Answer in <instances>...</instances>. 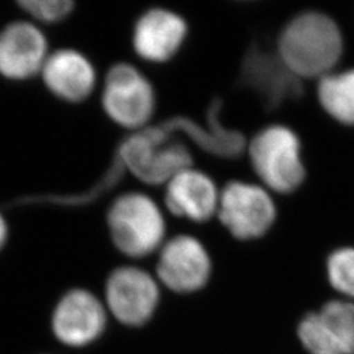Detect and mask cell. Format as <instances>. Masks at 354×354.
Instances as JSON below:
<instances>
[{
	"label": "cell",
	"mask_w": 354,
	"mask_h": 354,
	"mask_svg": "<svg viewBox=\"0 0 354 354\" xmlns=\"http://www.w3.org/2000/svg\"><path fill=\"white\" fill-rule=\"evenodd\" d=\"M185 122L187 117L178 115L129 133L127 138L118 145L112 165L88 192L73 196H38L32 197L30 203L57 205L92 203L114 188L125 172L146 185H165L178 172L193 167L189 146L177 137V131L183 130Z\"/></svg>",
	"instance_id": "cell-1"
},
{
	"label": "cell",
	"mask_w": 354,
	"mask_h": 354,
	"mask_svg": "<svg viewBox=\"0 0 354 354\" xmlns=\"http://www.w3.org/2000/svg\"><path fill=\"white\" fill-rule=\"evenodd\" d=\"M276 51L301 80H319L335 71L342 59V29L330 16L320 11L298 13L282 28Z\"/></svg>",
	"instance_id": "cell-2"
},
{
	"label": "cell",
	"mask_w": 354,
	"mask_h": 354,
	"mask_svg": "<svg viewBox=\"0 0 354 354\" xmlns=\"http://www.w3.org/2000/svg\"><path fill=\"white\" fill-rule=\"evenodd\" d=\"M106 227L114 248L133 260L159 252L167 241L165 213L143 192L117 196L106 212Z\"/></svg>",
	"instance_id": "cell-3"
},
{
	"label": "cell",
	"mask_w": 354,
	"mask_h": 354,
	"mask_svg": "<svg viewBox=\"0 0 354 354\" xmlns=\"http://www.w3.org/2000/svg\"><path fill=\"white\" fill-rule=\"evenodd\" d=\"M247 152L261 185L276 194H291L304 185L307 169L299 136L286 125L272 124L248 140Z\"/></svg>",
	"instance_id": "cell-4"
},
{
	"label": "cell",
	"mask_w": 354,
	"mask_h": 354,
	"mask_svg": "<svg viewBox=\"0 0 354 354\" xmlns=\"http://www.w3.org/2000/svg\"><path fill=\"white\" fill-rule=\"evenodd\" d=\"M102 108L114 125L134 133L152 125L156 92L137 66L118 62L109 67L104 77Z\"/></svg>",
	"instance_id": "cell-5"
},
{
	"label": "cell",
	"mask_w": 354,
	"mask_h": 354,
	"mask_svg": "<svg viewBox=\"0 0 354 354\" xmlns=\"http://www.w3.org/2000/svg\"><path fill=\"white\" fill-rule=\"evenodd\" d=\"M216 218L236 241H256L274 226L277 206L261 184L232 180L221 189Z\"/></svg>",
	"instance_id": "cell-6"
},
{
	"label": "cell",
	"mask_w": 354,
	"mask_h": 354,
	"mask_svg": "<svg viewBox=\"0 0 354 354\" xmlns=\"http://www.w3.org/2000/svg\"><path fill=\"white\" fill-rule=\"evenodd\" d=\"M160 302V283L140 266L115 268L105 282V307L121 324L145 326Z\"/></svg>",
	"instance_id": "cell-7"
},
{
	"label": "cell",
	"mask_w": 354,
	"mask_h": 354,
	"mask_svg": "<svg viewBox=\"0 0 354 354\" xmlns=\"http://www.w3.org/2000/svg\"><path fill=\"white\" fill-rule=\"evenodd\" d=\"M213 273L212 256L203 241L189 234L167 239L158 252L156 279L177 294L203 290Z\"/></svg>",
	"instance_id": "cell-8"
},
{
	"label": "cell",
	"mask_w": 354,
	"mask_h": 354,
	"mask_svg": "<svg viewBox=\"0 0 354 354\" xmlns=\"http://www.w3.org/2000/svg\"><path fill=\"white\" fill-rule=\"evenodd\" d=\"M241 83L269 111L304 95L302 80L291 73L277 51L268 50L259 44H253L241 59Z\"/></svg>",
	"instance_id": "cell-9"
},
{
	"label": "cell",
	"mask_w": 354,
	"mask_h": 354,
	"mask_svg": "<svg viewBox=\"0 0 354 354\" xmlns=\"http://www.w3.org/2000/svg\"><path fill=\"white\" fill-rule=\"evenodd\" d=\"M297 335L308 354H354V302L328 301L302 317Z\"/></svg>",
	"instance_id": "cell-10"
},
{
	"label": "cell",
	"mask_w": 354,
	"mask_h": 354,
	"mask_svg": "<svg viewBox=\"0 0 354 354\" xmlns=\"http://www.w3.org/2000/svg\"><path fill=\"white\" fill-rule=\"evenodd\" d=\"M108 310L92 291L76 288L58 301L51 317L57 340L71 348H83L96 342L106 327Z\"/></svg>",
	"instance_id": "cell-11"
},
{
	"label": "cell",
	"mask_w": 354,
	"mask_h": 354,
	"mask_svg": "<svg viewBox=\"0 0 354 354\" xmlns=\"http://www.w3.org/2000/svg\"><path fill=\"white\" fill-rule=\"evenodd\" d=\"M50 54L41 26L30 20H15L0 30V76L26 82L41 75Z\"/></svg>",
	"instance_id": "cell-12"
},
{
	"label": "cell",
	"mask_w": 354,
	"mask_h": 354,
	"mask_svg": "<svg viewBox=\"0 0 354 354\" xmlns=\"http://www.w3.org/2000/svg\"><path fill=\"white\" fill-rule=\"evenodd\" d=\"M188 35V21L180 13L165 7H152L137 19L131 45L143 62L165 64L183 49Z\"/></svg>",
	"instance_id": "cell-13"
},
{
	"label": "cell",
	"mask_w": 354,
	"mask_h": 354,
	"mask_svg": "<svg viewBox=\"0 0 354 354\" xmlns=\"http://www.w3.org/2000/svg\"><path fill=\"white\" fill-rule=\"evenodd\" d=\"M39 76L48 92L66 104L87 102L97 86L95 64L73 48L50 51Z\"/></svg>",
	"instance_id": "cell-14"
},
{
	"label": "cell",
	"mask_w": 354,
	"mask_h": 354,
	"mask_svg": "<svg viewBox=\"0 0 354 354\" xmlns=\"http://www.w3.org/2000/svg\"><path fill=\"white\" fill-rule=\"evenodd\" d=\"M219 197L213 177L194 167L183 169L165 185L167 210L193 223H206L216 216Z\"/></svg>",
	"instance_id": "cell-15"
},
{
	"label": "cell",
	"mask_w": 354,
	"mask_h": 354,
	"mask_svg": "<svg viewBox=\"0 0 354 354\" xmlns=\"http://www.w3.org/2000/svg\"><path fill=\"white\" fill-rule=\"evenodd\" d=\"M223 102L214 99L206 112L205 124L197 122L187 117L183 133H187L193 143L213 156L222 159H236L247 151V137L235 129H228L222 122L221 111Z\"/></svg>",
	"instance_id": "cell-16"
},
{
	"label": "cell",
	"mask_w": 354,
	"mask_h": 354,
	"mask_svg": "<svg viewBox=\"0 0 354 354\" xmlns=\"http://www.w3.org/2000/svg\"><path fill=\"white\" fill-rule=\"evenodd\" d=\"M317 102L332 120L354 127V68L332 71L317 80Z\"/></svg>",
	"instance_id": "cell-17"
},
{
	"label": "cell",
	"mask_w": 354,
	"mask_h": 354,
	"mask_svg": "<svg viewBox=\"0 0 354 354\" xmlns=\"http://www.w3.org/2000/svg\"><path fill=\"white\" fill-rule=\"evenodd\" d=\"M329 285L344 299L354 301V247H340L329 253L326 261Z\"/></svg>",
	"instance_id": "cell-18"
},
{
	"label": "cell",
	"mask_w": 354,
	"mask_h": 354,
	"mask_svg": "<svg viewBox=\"0 0 354 354\" xmlns=\"http://www.w3.org/2000/svg\"><path fill=\"white\" fill-rule=\"evenodd\" d=\"M17 7L37 26L61 24L75 11L71 0H23L17 1Z\"/></svg>",
	"instance_id": "cell-19"
},
{
	"label": "cell",
	"mask_w": 354,
	"mask_h": 354,
	"mask_svg": "<svg viewBox=\"0 0 354 354\" xmlns=\"http://www.w3.org/2000/svg\"><path fill=\"white\" fill-rule=\"evenodd\" d=\"M10 239V226L7 218L0 212V251L6 247Z\"/></svg>",
	"instance_id": "cell-20"
}]
</instances>
